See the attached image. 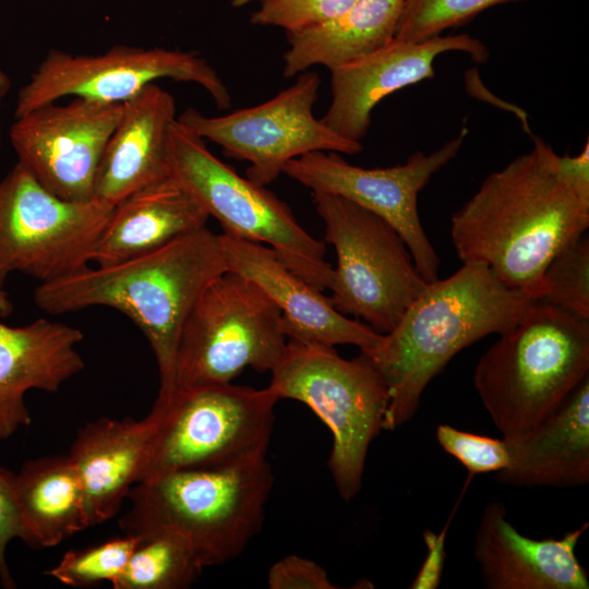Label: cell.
Listing matches in <instances>:
<instances>
[{"instance_id": "1", "label": "cell", "mask_w": 589, "mask_h": 589, "mask_svg": "<svg viewBox=\"0 0 589 589\" xmlns=\"http://www.w3.org/2000/svg\"><path fill=\"white\" fill-rule=\"evenodd\" d=\"M533 147L490 173L450 220L462 263H482L508 287L537 301L549 263L589 227V204L562 179L554 149Z\"/></svg>"}, {"instance_id": "2", "label": "cell", "mask_w": 589, "mask_h": 589, "mask_svg": "<svg viewBox=\"0 0 589 589\" xmlns=\"http://www.w3.org/2000/svg\"><path fill=\"white\" fill-rule=\"evenodd\" d=\"M227 271L220 236L206 226L140 256L88 265L39 284L34 301L52 315L108 306L128 316L152 348L159 372L158 396H166L173 390L182 326L206 287Z\"/></svg>"}, {"instance_id": "3", "label": "cell", "mask_w": 589, "mask_h": 589, "mask_svg": "<svg viewBox=\"0 0 589 589\" xmlns=\"http://www.w3.org/2000/svg\"><path fill=\"white\" fill-rule=\"evenodd\" d=\"M536 302L482 263H462L452 276L428 284L394 329L376 347L361 351L388 388L384 430L413 418L425 387L460 350L507 330Z\"/></svg>"}, {"instance_id": "4", "label": "cell", "mask_w": 589, "mask_h": 589, "mask_svg": "<svg viewBox=\"0 0 589 589\" xmlns=\"http://www.w3.org/2000/svg\"><path fill=\"white\" fill-rule=\"evenodd\" d=\"M274 483L266 456L182 469L134 483L120 520L124 534L185 539L206 567L239 556L261 531Z\"/></svg>"}, {"instance_id": "5", "label": "cell", "mask_w": 589, "mask_h": 589, "mask_svg": "<svg viewBox=\"0 0 589 589\" xmlns=\"http://www.w3.org/2000/svg\"><path fill=\"white\" fill-rule=\"evenodd\" d=\"M480 357L473 386L506 441L551 416L589 375V321L536 302Z\"/></svg>"}, {"instance_id": "6", "label": "cell", "mask_w": 589, "mask_h": 589, "mask_svg": "<svg viewBox=\"0 0 589 589\" xmlns=\"http://www.w3.org/2000/svg\"><path fill=\"white\" fill-rule=\"evenodd\" d=\"M268 387L279 399L306 405L328 428V469L345 502L361 489L368 450L384 430L388 388L363 352L347 360L335 347L288 338Z\"/></svg>"}, {"instance_id": "7", "label": "cell", "mask_w": 589, "mask_h": 589, "mask_svg": "<svg viewBox=\"0 0 589 589\" xmlns=\"http://www.w3.org/2000/svg\"><path fill=\"white\" fill-rule=\"evenodd\" d=\"M279 398L267 386L232 383L173 389L157 396L154 428L135 483L167 472L266 456Z\"/></svg>"}, {"instance_id": "8", "label": "cell", "mask_w": 589, "mask_h": 589, "mask_svg": "<svg viewBox=\"0 0 589 589\" xmlns=\"http://www.w3.org/2000/svg\"><path fill=\"white\" fill-rule=\"evenodd\" d=\"M167 152L170 176L218 220L223 233L269 247L310 285L329 288L334 268L325 260L324 242L300 226L285 202L238 175L177 119L168 130Z\"/></svg>"}, {"instance_id": "9", "label": "cell", "mask_w": 589, "mask_h": 589, "mask_svg": "<svg viewBox=\"0 0 589 589\" xmlns=\"http://www.w3.org/2000/svg\"><path fill=\"white\" fill-rule=\"evenodd\" d=\"M325 242L337 256L329 286L335 309L378 334L394 329L428 283L401 236L386 220L339 195L313 192Z\"/></svg>"}, {"instance_id": "10", "label": "cell", "mask_w": 589, "mask_h": 589, "mask_svg": "<svg viewBox=\"0 0 589 589\" xmlns=\"http://www.w3.org/2000/svg\"><path fill=\"white\" fill-rule=\"evenodd\" d=\"M287 341L275 303L253 281L228 269L206 287L182 326L173 389L232 383L245 368L271 372Z\"/></svg>"}, {"instance_id": "11", "label": "cell", "mask_w": 589, "mask_h": 589, "mask_svg": "<svg viewBox=\"0 0 589 589\" xmlns=\"http://www.w3.org/2000/svg\"><path fill=\"white\" fill-rule=\"evenodd\" d=\"M112 209L55 195L17 161L0 180V288L16 272L44 284L88 266Z\"/></svg>"}, {"instance_id": "12", "label": "cell", "mask_w": 589, "mask_h": 589, "mask_svg": "<svg viewBox=\"0 0 589 589\" xmlns=\"http://www.w3.org/2000/svg\"><path fill=\"white\" fill-rule=\"evenodd\" d=\"M321 77L304 71L296 82L260 105L220 117L187 108L177 120L191 132L218 144L226 156L247 160V177L267 185L285 165L304 154L324 151L348 155L362 152L361 142L345 139L313 113Z\"/></svg>"}, {"instance_id": "13", "label": "cell", "mask_w": 589, "mask_h": 589, "mask_svg": "<svg viewBox=\"0 0 589 589\" xmlns=\"http://www.w3.org/2000/svg\"><path fill=\"white\" fill-rule=\"evenodd\" d=\"M163 79L197 84L219 109L230 107L228 87L207 60L197 53L118 45L98 55L49 50L20 88L15 118L64 97L123 104Z\"/></svg>"}, {"instance_id": "14", "label": "cell", "mask_w": 589, "mask_h": 589, "mask_svg": "<svg viewBox=\"0 0 589 589\" xmlns=\"http://www.w3.org/2000/svg\"><path fill=\"white\" fill-rule=\"evenodd\" d=\"M467 134L464 127L436 151H417L394 167L362 168L339 153L315 151L289 160L283 173L313 192L339 195L386 220L405 240L418 271L431 284L438 279L440 257L422 227L418 195L432 176L457 156Z\"/></svg>"}, {"instance_id": "15", "label": "cell", "mask_w": 589, "mask_h": 589, "mask_svg": "<svg viewBox=\"0 0 589 589\" xmlns=\"http://www.w3.org/2000/svg\"><path fill=\"white\" fill-rule=\"evenodd\" d=\"M122 104L73 98L15 118L9 137L17 161L48 191L73 202L94 199L95 179Z\"/></svg>"}, {"instance_id": "16", "label": "cell", "mask_w": 589, "mask_h": 589, "mask_svg": "<svg viewBox=\"0 0 589 589\" xmlns=\"http://www.w3.org/2000/svg\"><path fill=\"white\" fill-rule=\"evenodd\" d=\"M449 51L465 52L477 63L490 58L483 41L466 33L422 40L394 38L360 59L329 70L332 101L321 120L338 135L361 142L375 106L406 86L433 79L434 60Z\"/></svg>"}, {"instance_id": "17", "label": "cell", "mask_w": 589, "mask_h": 589, "mask_svg": "<svg viewBox=\"0 0 589 589\" xmlns=\"http://www.w3.org/2000/svg\"><path fill=\"white\" fill-rule=\"evenodd\" d=\"M228 269L253 281L279 309L288 338L335 347H376L383 334L338 312L325 297L292 272L269 247L220 233Z\"/></svg>"}, {"instance_id": "18", "label": "cell", "mask_w": 589, "mask_h": 589, "mask_svg": "<svg viewBox=\"0 0 589 589\" xmlns=\"http://www.w3.org/2000/svg\"><path fill=\"white\" fill-rule=\"evenodd\" d=\"M582 522L561 539H532L508 520L506 506L489 503L473 544L474 560L490 589H588L586 568L576 556Z\"/></svg>"}, {"instance_id": "19", "label": "cell", "mask_w": 589, "mask_h": 589, "mask_svg": "<svg viewBox=\"0 0 589 589\" xmlns=\"http://www.w3.org/2000/svg\"><path fill=\"white\" fill-rule=\"evenodd\" d=\"M82 339L79 328L47 318L24 326L0 322V440L31 424L29 389L57 393L84 370L76 350Z\"/></svg>"}, {"instance_id": "20", "label": "cell", "mask_w": 589, "mask_h": 589, "mask_svg": "<svg viewBox=\"0 0 589 589\" xmlns=\"http://www.w3.org/2000/svg\"><path fill=\"white\" fill-rule=\"evenodd\" d=\"M176 119L173 96L156 83L124 101L98 165L94 196L115 206L169 177L168 130Z\"/></svg>"}, {"instance_id": "21", "label": "cell", "mask_w": 589, "mask_h": 589, "mask_svg": "<svg viewBox=\"0 0 589 589\" xmlns=\"http://www.w3.org/2000/svg\"><path fill=\"white\" fill-rule=\"evenodd\" d=\"M509 462L497 482L513 486L573 488L589 482V375L525 436L506 441Z\"/></svg>"}, {"instance_id": "22", "label": "cell", "mask_w": 589, "mask_h": 589, "mask_svg": "<svg viewBox=\"0 0 589 589\" xmlns=\"http://www.w3.org/2000/svg\"><path fill=\"white\" fill-rule=\"evenodd\" d=\"M209 216L172 176L145 185L113 206L92 253L98 266L152 252L206 227Z\"/></svg>"}, {"instance_id": "23", "label": "cell", "mask_w": 589, "mask_h": 589, "mask_svg": "<svg viewBox=\"0 0 589 589\" xmlns=\"http://www.w3.org/2000/svg\"><path fill=\"white\" fill-rule=\"evenodd\" d=\"M153 428L148 413L140 420L100 417L77 431L68 456L81 479L89 527L120 512Z\"/></svg>"}, {"instance_id": "24", "label": "cell", "mask_w": 589, "mask_h": 589, "mask_svg": "<svg viewBox=\"0 0 589 589\" xmlns=\"http://www.w3.org/2000/svg\"><path fill=\"white\" fill-rule=\"evenodd\" d=\"M404 1L358 0L328 22L286 32L284 76H296L314 65L332 70L387 45L395 37Z\"/></svg>"}, {"instance_id": "25", "label": "cell", "mask_w": 589, "mask_h": 589, "mask_svg": "<svg viewBox=\"0 0 589 589\" xmlns=\"http://www.w3.org/2000/svg\"><path fill=\"white\" fill-rule=\"evenodd\" d=\"M14 494L32 549L56 546L88 528L83 486L68 455L25 461Z\"/></svg>"}, {"instance_id": "26", "label": "cell", "mask_w": 589, "mask_h": 589, "mask_svg": "<svg viewBox=\"0 0 589 589\" xmlns=\"http://www.w3.org/2000/svg\"><path fill=\"white\" fill-rule=\"evenodd\" d=\"M139 539L113 589H185L205 568L180 536L161 532Z\"/></svg>"}, {"instance_id": "27", "label": "cell", "mask_w": 589, "mask_h": 589, "mask_svg": "<svg viewBox=\"0 0 589 589\" xmlns=\"http://www.w3.org/2000/svg\"><path fill=\"white\" fill-rule=\"evenodd\" d=\"M538 302L589 321V239L582 235L546 266Z\"/></svg>"}, {"instance_id": "28", "label": "cell", "mask_w": 589, "mask_h": 589, "mask_svg": "<svg viewBox=\"0 0 589 589\" xmlns=\"http://www.w3.org/2000/svg\"><path fill=\"white\" fill-rule=\"evenodd\" d=\"M139 540L137 537L124 534L96 545L71 549L45 574L73 588H88L105 581L112 586Z\"/></svg>"}, {"instance_id": "29", "label": "cell", "mask_w": 589, "mask_h": 589, "mask_svg": "<svg viewBox=\"0 0 589 589\" xmlns=\"http://www.w3.org/2000/svg\"><path fill=\"white\" fill-rule=\"evenodd\" d=\"M527 0H405L395 37L422 40L462 25L484 10Z\"/></svg>"}, {"instance_id": "30", "label": "cell", "mask_w": 589, "mask_h": 589, "mask_svg": "<svg viewBox=\"0 0 589 589\" xmlns=\"http://www.w3.org/2000/svg\"><path fill=\"white\" fill-rule=\"evenodd\" d=\"M358 0H260L250 22L293 32L328 22L349 10Z\"/></svg>"}, {"instance_id": "31", "label": "cell", "mask_w": 589, "mask_h": 589, "mask_svg": "<svg viewBox=\"0 0 589 589\" xmlns=\"http://www.w3.org/2000/svg\"><path fill=\"white\" fill-rule=\"evenodd\" d=\"M436 440L441 447L471 474L496 472L509 462L504 438H493L440 424L436 428Z\"/></svg>"}, {"instance_id": "32", "label": "cell", "mask_w": 589, "mask_h": 589, "mask_svg": "<svg viewBox=\"0 0 589 589\" xmlns=\"http://www.w3.org/2000/svg\"><path fill=\"white\" fill-rule=\"evenodd\" d=\"M14 539H20L31 546V539L15 501L14 472L0 467V582L7 589L16 587L7 562V549Z\"/></svg>"}, {"instance_id": "33", "label": "cell", "mask_w": 589, "mask_h": 589, "mask_svg": "<svg viewBox=\"0 0 589 589\" xmlns=\"http://www.w3.org/2000/svg\"><path fill=\"white\" fill-rule=\"evenodd\" d=\"M271 589H336L326 570L316 562L287 555L275 562L267 574Z\"/></svg>"}, {"instance_id": "34", "label": "cell", "mask_w": 589, "mask_h": 589, "mask_svg": "<svg viewBox=\"0 0 589 589\" xmlns=\"http://www.w3.org/2000/svg\"><path fill=\"white\" fill-rule=\"evenodd\" d=\"M447 527L448 524L438 533L432 530H425L423 532L426 556L410 585L411 589H435L438 587L446 557L445 539Z\"/></svg>"}, {"instance_id": "35", "label": "cell", "mask_w": 589, "mask_h": 589, "mask_svg": "<svg viewBox=\"0 0 589 589\" xmlns=\"http://www.w3.org/2000/svg\"><path fill=\"white\" fill-rule=\"evenodd\" d=\"M556 171L585 203L589 204V142L577 156L555 154Z\"/></svg>"}, {"instance_id": "36", "label": "cell", "mask_w": 589, "mask_h": 589, "mask_svg": "<svg viewBox=\"0 0 589 589\" xmlns=\"http://www.w3.org/2000/svg\"><path fill=\"white\" fill-rule=\"evenodd\" d=\"M11 88V80L8 73L0 68V142H1V110L5 97Z\"/></svg>"}, {"instance_id": "37", "label": "cell", "mask_w": 589, "mask_h": 589, "mask_svg": "<svg viewBox=\"0 0 589 589\" xmlns=\"http://www.w3.org/2000/svg\"><path fill=\"white\" fill-rule=\"evenodd\" d=\"M13 312V304L9 299L8 292L0 288V317L9 316Z\"/></svg>"}, {"instance_id": "38", "label": "cell", "mask_w": 589, "mask_h": 589, "mask_svg": "<svg viewBox=\"0 0 589 589\" xmlns=\"http://www.w3.org/2000/svg\"><path fill=\"white\" fill-rule=\"evenodd\" d=\"M254 1H260V0H231V4L235 8H241Z\"/></svg>"}]
</instances>
